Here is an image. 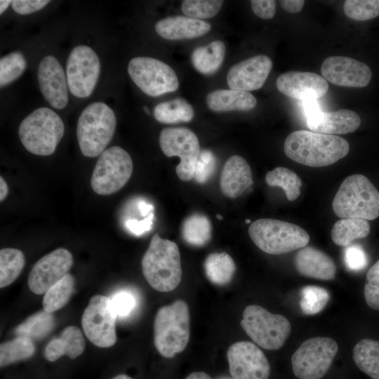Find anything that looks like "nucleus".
<instances>
[{
	"label": "nucleus",
	"mask_w": 379,
	"mask_h": 379,
	"mask_svg": "<svg viewBox=\"0 0 379 379\" xmlns=\"http://www.w3.org/2000/svg\"><path fill=\"white\" fill-rule=\"evenodd\" d=\"M240 324L254 343L268 350L280 349L291 330V324L285 317L255 305L244 309Z\"/></svg>",
	"instance_id": "nucleus-8"
},
{
	"label": "nucleus",
	"mask_w": 379,
	"mask_h": 379,
	"mask_svg": "<svg viewBox=\"0 0 379 379\" xmlns=\"http://www.w3.org/2000/svg\"><path fill=\"white\" fill-rule=\"evenodd\" d=\"M154 220V213H152L147 217L141 220L135 219L128 220L126 223V229L132 234L140 236L151 230Z\"/></svg>",
	"instance_id": "nucleus-48"
},
{
	"label": "nucleus",
	"mask_w": 379,
	"mask_h": 379,
	"mask_svg": "<svg viewBox=\"0 0 379 379\" xmlns=\"http://www.w3.org/2000/svg\"><path fill=\"white\" fill-rule=\"evenodd\" d=\"M212 227L209 219L199 213L187 217L182 226L183 239L194 246H202L211 238Z\"/></svg>",
	"instance_id": "nucleus-32"
},
{
	"label": "nucleus",
	"mask_w": 379,
	"mask_h": 379,
	"mask_svg": "<svg viewBox=\"0 0 379 379\" xmlns=\"http://www.w3.org/2000/svg\"><path fill=\"white\" fill-rule=\"evenodd\" d=\"M323 77L333 84L350 88H363L372 77L370 67L365 63L344 56L326 58L321 64Z\"/></svg>",
	"instance_id": "nucleus-17"
},
{
	"label": "nucleus",
	"mask_w": 379,
	"mask_h": 379,
	"mask_svg": "<svg viewBox=\"0 0 379 379\" xmlns=\"http://www.w3.org/2000/svg\"><path fill=\"white\" fill-rule=\"evenodd\" d=\"M37 79L40 91L55 109L65 108L68 102L67 81L64 69L53 55L43 58L39 65Z\"/></svg>",
	"instance_id": "nucleus-18"
},
{
	"label": "nucleus",
	"mask_w": 379,
	"mask_h": 379,
	"mask_svg": "<svg viewBox=\"0 0 379 379\" xmlns=\"http://www.w3.org/2000/svg\"><path fill=\"white\" fill-rule=\"evenodd\" d=\"M368 222L360 218H341L333 226L331 236L339 246H348L357 239L366 237L370 233Z\"/></svg>",
	"instance_id": "nucleus-28"
},
{
	"label": "nucleus",
	"mask_w": 379,
	"mask_h": 379,
	"mask_svg": "<svg viewBox=\"0 0 379 379\" xmlns=\"http://www.w3.org/2000/svg\"><path fill=\"white\" fill-rule=\"evenodd\" d=\"M349 149L348 142L340 136L305 130L290 133L284 145L289 159L311 167L331 165L345 157Z\"/></svg>",
	"instance_id": "nucleus-1"
},
{
	"label": "nucleus",
	"mask_w": 379,
	"mask_h": 379,
	"mask_svg": "<svg viewBox=\"0 0 379 379\" xmlns=\"http://www.w3.org/2000/svg\"><path fill=\"white\" fill-rule=\"evenodd\" d=\"M329 298L328 292L324 288L315 286H305L301 291L300 309L305 314H316L324 310Z\"/></svg>",
	"instance_id": "nucleus-38"
},
{
	"label": "nucleus",
	"mask_w": 379,
	"mask_h": 379,
	"mask_svg": "<svg viewBox=\"0 0 379 379\" xmlns=\"http://www.w3.org/2000/svg\"><path fill=\"white\" fill-rule=\"evenodd\" d=\"M216 166L214 154L209 150L200 152L197 159L194 178L198 183L206 182L213 175Z\"/></svg>",
	"instance_id": "nucleus-43"
},
{
	"label": "nucleus",
	"mask_w": 379,
	"mask_h": 379,
	"mask_svg": "<svg viewBox=\"0 0 379 379\" xmlns=\"http://www.w3.org/2000/svg\"><path fill=\"white\" fill-rule=\"evenodd\" d=\"M64 132L62 119L48 107L34 109L21 121L18 128L19 138L24 147L39 156L52 154Z\"/></svg>",
	"instance_id": "nucleus-6"
},
{
	"label": "nucleus",
	"mask_w": 379,
	"mask_h": 379,
	"mask_svg": "<svg viewBox=\"0 0 379 379\" xmlns=\"http://www.w3.org/2000/svg\"><path fill=\"white\" fill-rule=\"evenodd\" d=\"M223 4L221 0H185L182 3V12L195 19H207L216 15Z\"/></svg>",
	"instance_id": "nucleus-41"
},
{
	"label": "nucleus",
	"mask_w": 379,
	"mask_h": 379,
	"mask_svg": "<svg viewBox=\"0 0 379 379\" xmlns=\"http://www.w3.org/2000/svg\"><path fill=\"white\" fill-rule=\"evenodd\" d=\"M302 107L307 117L320 110L316 99H307L302 100Z\"/></svg>",
	"instance_id": "nucleus-50"
},
{
	"label": "nucleus",
	"mask_w": 379,
	"mask_h": 379,
	"mask_svg": "<svg viewBox=\"0 0 379 379\" xmlns=\"http://www.w3.org/2000/svg\"><path fill=\"white\" fill-rule=\"evenodd\" d=\"M225 54V44L220 40L213 41L207 46L195 48L191 55V62L197 71L211 75L220 67Z\"/></svg>",
	"instance_id": "nucleus-27"
},
{
	"label": "nucleus",
	"mask_w": 379,
	"mask_h": 379,
	"mask_svg": "<svg viewBox=\"0 0 379 379\" xmlns=\"http://www.w3.org/2000/svg\"><path fill=\"white\" fill-rule=\"evenodd\" d=\"M26 68V60L20 52H13L0 60L1 88L20 77Z\"/></svg>",
	"instance_id": "nucleus-39"
},
{
	"label": "nucleus",
	"mask_w": 379,
	"mask_h": 379,
	"mask_svg": "<svg viewBox=\"0 0 379 379\" xmlns=\"http://www.w3.org/2000/svg\"><path fill=\"white\" fill-rule=\"evenodd\" d=\"M253 183L251 168L241 156H231L225 163L220 180L222 194L230 198L241 196Z\"/></svg>",
	"instance_id": "nucleus-22"
},
{
	"label": "nucleus",
	"mask_w": 379,
	"mask_h": 379,
	"mask_svg": "<svg viewBox=\"0 0 379 379\" xmlns=\"http://www.w3.org/2000/svg\"><path fill=\"white\" fill-rule=\"evenodd\" d=\"M141 266L148 284L155 290L169 292L180 283L182 267L178 245L154 234L142 256Z\"/></svg>",
	"instance_id": "nucleus-2"
},
{
	"label": "nucleus",
	"mask_w": 379,
	"mask_h": 379,
	"mask_svg": "<svg viewBox=\"0 0 379 379\" xmlns=\"http://www.w3.org/2000/svg\"><path fill=\"white\" fill-rule=\"evenodd\" d=\"M74 262L69 251L58 248L41 257L32 267L27 280L29 290L44 294L52 286L69 274Z\"/></svg>",
	"instance_id": "nucleus-16"
},
{
	"label": "nucleus",
	"mask_w": 379,
	"mask_h": 379,
	"mask_svg": "<svg viewBox=\"0 0 379 379\" xmlns=\"http://www.w3.org/2000/svg\"><path fill=\"white\" fill-rule=\"evenodd\" d=\"M128 73L145 94L157 97L175 91L179 86L175 71L167 64L153 58L136 57L128 65Z\"/></svg>",
	"instance_id": "nucleus-11"
},
{
	"label": "nucleus",
	"mask_w": 379,
	"mask_h": 379,
	"mask_svg": "<svg viewBox=\"0 0 379 379\" xmlns=\"http://www.w3.org/2000/svg\"><path fill=\"white\" fill-rule=\"evenodd\" d=\"M338 350L336 341L331 338L314 337L305 340L291 357L294 375L299 379H321Z\"/></svg>",
	"instance_id": "nucleus-10"
},
{
	"label": "nucleus",
	"mask_w": 379,
	"mask_h": 379,
	"mask_svg": "<svg viewBox=\"0 0 379 379\" xmlns=\"http://www.w3.org/2000/svg\"><path fill=\"white\" fill-rule=\"evenodd\" d=\"M216 217H217V218L219 219V220H222V216L220 215H219V214H218V215H216Z\"/></svg>",
	"instance_id": "nucleus-56"
},
{
	"label": "nucleus",
	"mask_w": 379,
	"mask_h": 379,
	"mask_svg": "<svg viewBox=\"0 0 379 379\" xmlns=\"http://www.w3.org/2000/svg\"><path fill=\"white\" fill-rule=\"evenodd\" d=\"M251 4L253 12L258 18L264 20H270L274 16L276 1L252 0Z\"/></svg>",
	"instance_id": "nucleus-47"
},
{
	"label": "nucleus",
	"mask_w": 379,
	"mask_h": 379,
	"mask_svg": "<svg viewBox=\"0 0 379 379\" xmlns=\"http://www.w3.org/2000/svg\"><path fill=\"white\" fill-rule=\"evenodd\" d=\"M204 270L211 283L223 286L232 279L236 265L232 257L227 253H213L205 260Z\"/></svg>",
	"instance_id": "nucleus-30"
},
{
	"label": "nucleus",
	"mask_w": 379,
	"mask_h": 379,
	"mask_svg": "<svg viewBox=\"0 0 379 379\" xmlns=\"http://www.w3.org/2000/svg\"><path fill=\"white\" fill-rule=\"evenodd\" d=\"M55 326L52 313L39 311L27 318L15 328L17 336L27 337L31 340H39L46 337Z\"/></svg>",
	"instance_id": "nucleus-33"
},
{
	"label": "nucleus",
	"mask_w": 379,
	"mask_h": 379,
	"mask_svg": "<svg viewBox=\"0 0 379 379\" xmlns=\"http://www.w3.org/2000/svg\"><path fill=\"white\" fill-rule=\"evenodd\" d=\"M74 277L67 274L52 286L45 293L42 300L44 310L53 313L62 308L69 300L74 291Z\"/></svg>",
	"instance_id": "nucleus-34"
},
{
	"label": "nucleus",
	"mask_w": 379,
	"mask_h": 379,
	"mask_svg": "<svg viewBox=\"0 0 379 379\" xmlns=\"http://www.w3.org/2000/svg\"><path fill=\"white\" fill-rule=\"evenodd\" d=\"M100 63L97 53L89 46L79 45L69 54L66 77L71 93L79 98L91 95L97 84Z\"/></svg>",
	"instance_id": "nucleus-14"
},
{
	"label": "nucleus",
	"mask_w": 379,
	"mask_h": 379,
	"mask_svg": "<svg viewBox=\"0 0 379 379\" xmlns=\"http://www.w3.org/2000/svg\"><path fill=\"white\" fill-rule=\"evenodd\" d=\"M112 379H133V378L126 374H119L114 377Z\"/></svg>",
	"instance_id": "nucleus-55"
},
{
	"label": "nucleus",
	"mask_w": 379,
	"mask_h": 379,
	"mask_svg": "<svg viewBox=\"0 0 379 379\" xmlns=\"http://www.w3.org/2000/svg\"><path fill=\"white\" fill-rule=\"evenodd\" d=\"M190 340L187 304L177 300L160 307L154 321V343L161 355L172 358L182 352Z\"/></svg>",
	"instance_id": "nucleus-3"
},
{
	"label": "nucleus",
	"mask_w": 379,
	"mask_h": 379,
	"mask_svg": "<svg viewBox=\"0 0 379 379\" xmlns=\"http://www.w3.org/2000/svg\"><path fill=\"white\" fill-rule=\"evenodd\" d=\"M8 193V187L2 176L0 177V201H4Z\"/></svg>",
	"instance_id": "nucleus-52"
},
{
	"label": "nucleus",
	"mask_w": 379,
	"mask_h": 379,
	"mask_svg": "<svg viewBox=\"0 0 379 379\" xmlns=\"http://www.w3.org/2000/svg\"><path fill=\"white\" fill-rule=\"evenodd\" d=\"M332 208L341 218L374 220L379 216V192L366 176L350 175L341 183Z\"/></svg>",
	"instance_id": "nucleus-4"
},
{
	"label": "nucleus",
	"mask_w": 379,
	"mask_h": 379,
	"mask_svg": "<svg viewBox=\"0 0 379 379\" xmlns=\"http://www.w3.org/2000/svg\"><path fill=\"white\" fill-rule=\"evenodd\" d=\"M364 293L368 306L373 310H379V260L366 274Z\"/></svg>",
	"instance_id": "nucleus-42"
},
{
	"label": "nucleus",
	"mask_w": 379,
	"mask_h": 379,
	"mask_svg": "<svg viewBox=\"0 0 379 379\" xmlns=\"http://www.w3.org/2000/svg\"><path fill=\"white\" fill-rule=\"evenodd\" d=\"M49 2L47 0H14L11 1V6L17 13L27 15L41 10Z\"/></svg>",
	"instance_id": "nucleus-46"
},
{
	"label": "nucleus",
	"mask_w": 379,
	"mask_h": 379,
	"mask_svg": "<svg viewBox=\"0 0 379 379\" xmlns=\"http://www.w3.org/2000/svg\"><path fill=\"white\" fill-rule=\"evenodd\" d=\"M278 91L284 95L297 100L317 99L328 91V84L322 77L310 72L289 71L280 74L276 80Z\"/></svg>",
	"instance_id": "nucleus-20"
},
{
	"label": "nucleus",
	"mask_w": 379,
	"mask_h": 379,
	"mask_svg": "<svg viewBox=\"0 0 379 379\" xmlns=\"http://www.w3.org/2000/svg\"><path fill=\"white\" fill-rule=\"evenodd\" d=\"M361 124L359 115L350 109L333 112L319 110L307 117V127L313 132L328 134H345L355 131Z\"/></svg>",
	"instance_id": "nucleus-21"
},
{
	"label": "nucleus",
	"mask_w": 379,
	"mask_h": 379,
	"mask_svg": "<svg viewBox=\"0 0 379 379\" xmlns=\"http://www.w3.org/2000/svg\"><path fill=\"white\" fill-rule=\"evenodd\" d=\"M357 367L372 379H379V341L369 338L359 341L353 348Z\"/></svg>",
	"instance_id": "nucleus-29"
},
{
	"label": "nucleus",
	"mask_w": 379,
	"mask_h": 379,
	"mask_svg": "<svg viewBox=\"0 0 379 379\" xmlns=\"http://www.w3.org/2000/svg\"><path fill=\"white\" fill-rule=\"evenodd\" d=\"M11 3V1L1 0L0 1V14H2L8 8V5Z\"/></svg>",
	"instance_id": "nucleus-54"
},
{
	"label": "nucleus",
	"mask_w": 379,
	"mask_h": 379,
	"mask_svg": "<svg viewBox=\"0 0 379 379\" xmlns=\"http://www.w3.org/2000/svg\"><path fill=\"white\" fill-rule=\"evenodd\" d=\"M133 161L129 154L119 146L103 151L93 171L91 186L100 195L112 194L121 189L133 173Z\"/></svg>",
	"instance_id": "nucleus-9"
},
{
	"label": "nucleus",
	"mask_w": 379,
	"mask_h": 379,
	"mask_svg": "<svg viewBox=\"0 0 379 379\" xmlns=\"http://www.w3.org/2000/svg\"><path fill=\"white\" fill-rule=\"evenodd\" d=\"M282 8L291 13H298L303 8L305 1L302 0H281L279 1Z\"/></svg>",
	"instance_id": "nucleus-49"
},
{
	"label": "nucleus",
	"mask_w": 379,
	"mask_h": 379,
	"mask_svg": "<svg viewBox=\"0 0 379 379\" xmlns=\"http://www.w3.org/2000/svg\"><path fill=\"white\" fill-rule=\"evenodd\" d=\"M35 352V345L32 340L23 336L1 343L0 366L4 367L19 361L27 359Z\"/></svg>",
	"instance_id": "nucleus-36"
},
{
	"label": "nucleus",
	"mask_w": 379,
	"mask_h": 379,
	"mask_svg": "<svg viewBox=\"0 0 379 379\" xmlns=\"http://www.w3.org/2000/svg\"><path fill=\"white\" fill-rule=\"evenodd\" d=\"M116 318L110 299L105 295H95L91 298L83 312V331L95 346L112 347L117 342Z\"/></svg>",
	"instance_id": "nucleus-13"
},
{
	"label": "nucleus",
	"mask_w": 379,
	"mask_h": 379,
	"mask_svg": "<svg viewBox=\"0 0 379 379\" xmlns=\"http://www.w3.org/2000/svg\"><path fill=\"white\" fill-rule=\"evenodd\" d=\"M112 308L117 316L128 314L135 306V301L133 295L126 291H120L110 299Z\"/></svg>",
	"instance_id": "nucleus-45"
},
{
	"label": "nucleus",
	"mask_w": 379,
	"mask_h": 379,
	"mask_svg": "<svg viewBox=\"0 0 379 379\" xmlns=\"http://www.w3.org/2000/svg\"><path fill=\"white\" fill-rule=\"evenodd\" d=\"M272 67L271 59L265 55H258L244 60L230 69L227 81L233 90L251 91L260 88Z\"/></svg>",
	"instance_id": "nucleus-19"
},
{
	"label": "nucleus",
	"mask_w": 379,
	"mask_h": 379,
	"mask_svg": "<svg viewBox=\"0 0 379 379\" xmlns=\"http://www.w3.org/2000/svg\"><path fill=\"white\" fill-rule=\"evenodd\" d=\"M294 263L302 276L321 280L335 278L336 267L333 260L317 248L311 246L300 248L295 256Z\"/></svg>",
	"instance_id": "nucleus-23"
},
{
	"label": "nucleus",
	"mask_w": 379,
	"mask_h": 379,
	"mask_svg": "<svg viewBox=\"0 0 379 379\" xmlns=\"http://www.w3.org/2000/svg\"><path fill=\"white\" fill-rule=\"evenodd\" d=\"M144 110H145L147 114H149V112L148 111V109H147L146 107H144Z\"/></svg>",
	"instance_id": "nucleus-57"
},
{
	"label": "nucleus",
	"mask_w": 379,
	"mask_h": 379,
	"mask_svg": "<svg viewBox=\"0 0 379 379\" xmlns=\"http://www.w3.org/2000/svg\"><path fill=\"white\" fill-rule=\"evenodd\" d=\"M265 181L269 186L279 187L289 201H294L300 194L301 179L293 171L279 166L267 173Z\"/></svg>",
	"instance_id": "nucleus-37"
},
{
	"label": "nucleus",
	"mask_w": 379,
	"mask_h": 379,
	"mask_svg": "<svg viewBox=\"0 0 379 379\" xmlns=\"http://www.w3.org/2000/svg\"><path fill=\"white\" fill-rule=\"evenodd\" d=\"M248 234L258 248L272 255L300 249L310 241L308 233L301 227L271 218L258 219L251 222Z\"/></svg>",
	"instance_id": "nucleus-7"
},
{
	"label": "nucleus",
	"mask_w": 379,
	"mask_h": 379,
	"mask_svg": "<svg viewBox=\"0 0 379 379\" xmlns=\"http://www.w3.org/2000/svg\"><path fill=\"white\" fill-rule=\"evenodd\" d=\"M207 105L214 112L248 111L257 105V100L248 91L218 90L209 93L206 98Z\"/></svg>",
	"instance_id": "nucleus-26"
},
{
	"label": "nucleus",
	"mask_w": 379,
	"mask_h": 379,
	"mask_svg": "<svg viewBox=\"0 0 379 379\" xmlns=\"http://www.w3.org/2000/svg\"><path fill=\"white\" fill-rule=\"evenodd\" d=\"M344 260L347 267L352 271H360L367 265L366 254L357 244H350L346 247Z\"/></svg>",
	"instance_id": "nucleus-44"
},
{
	"label": "nucleus",
	"mask_w": 379,
	"mask_h": 379,
	"mask_svg": "<svg viewBox=\"0 0 379 379\" xmlns=\"http://www.w3.org/2000/svg\"><path fill=\"white\" fill-rule=\"evenodd\" d=\"M185 379H211L205 372L197 371L190 374Z\"/></svg>",
	"instance_id": "nucleus-53"
},
{
	"label": "nucleus",
	"mask_w": 379,
	"mask_h": 379,
	"mask_svg": "<svg viewBox=\"0 0 379 379\" xmlns=\"http://www.w3.org/2000/svg\"><path fill=\"white\" fill-rule=\"evenodd\" d=\"M229 369L233 379H268L269 361L254 343L240 341L232 344L227 352Z\"/></svg>",
	"instance_id": "nucleus-15"
},
{
	"label": "nucleus",
	"mask_w": 379,
	"mask_h": 379,
	"mask_svg": "<svg viewBox=\"0 0 379 379\" xmlns=\"http://www.w3.org/2000/svg\"><path fill=\"white\" fill-rule=\"evenodd\" d=\"M84 349L85 340L81 330L75 326H69L59 337L48 343L44 355L49 361H55L63 355L75 359L83 353Z\"/></svg>",
	"instance_id": "nucleus-25"
},
{
	"label": "nucleus",
	"mask_w": 379,
	"mask_h": 379,
	"mask_svg": "<svg viewBox=\"0 0 379 379\" xmlns=\"http://www.w3.org/2000/svg\"><path fill=\"white\" fill-rule=\"evenodd\" d=\"M138 206L140 214L145 218L151 214L154 210L152 205L149 204L144 201H140Z\"/></svg>",
	"instance_id": "nucleus-51"
},
{
	"label": "nucleus",
	"mask_w": 379,
	"mask_h": 379,
	"mask_svg": "<svg viewBox=\"0 0 379 379\" xmlns=\"http://www.w3.org/2000/svg\"><path fill=\"white\" fill-rule=\"evenodd\" d=\"M343 11L347 17L365 21L379 16V0H346Z\"/></svg>",
	"instance_id": "nucleus-40"
},
{
	"label": "nucleus",
	"mask_w": 379,
	"mask_h": 379,
	"mask_svg": "<svg viewBox=\"0 0 379 379\" xmlns=\"http://www.w3.org/2000/svg\"><path fill=\"white\" fill-rule=\"evenodd\" d=\"M250 222H251V220H249V219L246 220V223H250Z\"/></svg>",
	"instance_id": "nucleus-58"
},
{
	"label": "nucleus",
	"mask_w": 379,
	"mask_h": 379,
	"mask_svg": "<svg viewBox=\"0 0 379 379\" xmlns=\"http://www.w3.org/2000/svg\"><path fill=\"white\" fill-rule=\"evenodd\" d=\"M114 111L105 103L89 104L81 113L77 137L81 153L88 157L100 156L111 141L116 128Z\"/></svg>",
	"instance_id": "nucleus-5"
},
{
	"label": "nucleus",
	"mask_w": 379,
	"mask_h": 379,
	"mask_svg": "<svg viewBox=\"0 0 379 379\" xmlns=\"http://www.w3.org/2000/svg\"><path fill=\"white\" fill-rule=\"evenodd\" d=\"M194 114L192 106L180 98L160 102L154 109V118L163 124L188 122Z\"/></svg>",
	"instance_id": "nucleus-31"
},
{
	"label": "nucleus",
	"mask_w": 379,
	"mask_h": 379,
	"mask_svg": "<svg viewBox=\"0 0 379 379\" xmlns=\"http://www.w3.org/2000/svg\"><path fill=\"white\" fill-rule=\"evenodd\" d=\"M25 265L22 251L4 248L0 251V287L11 284L20 274Z\"/></svg>",
	"instance_id": "nucleus-35"
},
{
	"label": "nucleus",
	"mask_w": 379,
	"mask_h": 379,
	"mask_svg": "<svg viewBox=\"0 0 379 379\" xmlns=\"http://www.w3.org/2000/svg\"><path fill=\"white\" fill-rule=\"evenodd\" d=\"M211 28L206 21L183 15L166 18L155 24L157 33L168 40L197 38L208 33Z\"/></svg>",
	"instance_id": "nucleus-24"
},
{
	"label": "nucleus",
	"mask_w": 379,
	"mask_h": 379,
	"mask_svg": "<svg viewBox=\"0 0 379 379\" xmlns=\"http://www.w3.org/2000/svg\"><path fill=\"white\" fill-rule=\"evenodd\" d=\"M159 145L168 157H179L176 174L182 181L194 178L195 166L200 154L199 142L196 134L187 128H165L159 135Z\"/></svg>",
	"instance_id": "nucleus-12"
}]
</instances>
